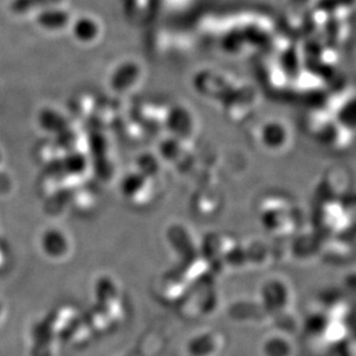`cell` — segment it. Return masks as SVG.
<instances>
[{
	"instance_id": "obj_5",
	"label": "cell",
	"mask_w": 356,
	"mask_h": 356,
	"mask_svg": "<svg viewBox=\"0 0 356 356\" xmlns=\"http://www.w3.org/2000/svg\"><path fill=\"white\" fill-rule=\"evenodd\" d=\"M1 312H3V307L0 305V315H1Z\"/></svg>"
},
{
	"instance_id": "obj_2",
	"label": "cell",
	"mask_w": 356,
	"mask_h": 356,
	"mask_svg": "<svg viewBox=\"0 0 356 356\" xmlns=\"http://www.w3.org/2000/svg\"><path fill=\"white\" fill-rule=\"evenodd\" d=\"M230 316L240 321H256L261 322L267 316L266 310L254 305H240L230 309Z\"/></svg>"
},
{
	"instance_id": "obj_3",
	"label": "cell",
	"mask_w": 356,
	"mask_h": 356,
	"mask_svg": "<svg viewBox=\"0 0 356 356\" xmlns=\"http://www.w3.org/2000/svg\"><path fill=\"white\" fill-rule=\"evenodd\" d=\"M216 338L212 334H202L193 338L188 343V352L192 356H207L216 350Z\"/></svg>"
},
{
	"instance_id": "obj_4",
	"label": "cell",
	"mask_w": 356,
	"mask_h": 356,
	"mask_svg": "<svg viewBox=\"0 0 356 356\" xmlns=\"http://www.w3.org/2000/svg\"><path fill=\"white\" fill-rule=\"evenodd\" d=\"M273 318L274 324L280 332L289 334V333H294L298 330V323L295 321L294 317L286 312L274 315Z\"/></svg>"
},
{
	"instance_id": "obj_1",
	"label": "cell",
	"mask_w": 356,
	"mask_h": 356,
	"mask_svg": "<svg viewBox=\"0 0 356 356\" xmlns=\"http://www.w3.org/2000/svg\"><path fill=\"white\" fill-rule=\"evenodd\" d=\"M265 356H291L293 345L284 336H273L268 338L263 345Z\"/></svg>"
}]
</instances>
